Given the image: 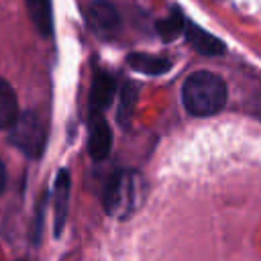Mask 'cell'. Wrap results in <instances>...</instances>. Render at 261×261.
Instances as JSON below:
<instances>
[{"label": "cell", "mask_w": 261, "mask_h": 261, "mask_svg": "<svg viewBox=\"0 0 261 261\" xmlns=\"http://www.w3.org/2000/svg\"><path fill=\"white\" fill-rule=\"evenodd\" d=\"M116 82L106 71H96L90 88V112H102L114 98Z\"/></svg>", "instance_id": "ba28073f"}, {"label": "cell", "mask_w": 261, "mask_h": 261, "mask_svg": "<svg viewBox=\"0 0 261 261\" xmlns=\"http://www.w3.org/2000/svg\"><path fill=\"white\" fill-rule=\"evenodd\" d=\"M69 171L67 169H59L57 177H55V190H53V224H55V237L61 234L63 226H65V218H67V206H69Z\"/></svg>", "instance_id": "8992f818"}, {"label": "cell", "mask_w": 261, "mask_h": 261, "mask_svg": "<svg viewBox=\"0 0 261 261\" xmlns=\"http://www.w3.org/2000/svg\"><path fill=\"white\" fill-rule=\"evenodd\" d=\"M184 27H186V18L181 16V12L171 10L169 16H165L157 22V33L163 41H173L175 37H179L184 33Z\"/></svg>", "instance_id": "7c38bea8"}, {"label": "cell", "mask_w": 261, "mask_h": 261, "mask_svg": "<svg viewBox=\"0 0 261 261\" xmlns=\"http://www.w3.org/2000/svg\"><path fill=\"white\" fill-rule=\"evenodd\" d=\"M135 102H137V86L126 82L122 86V92H120V104H118V122L120 124H128L130 116H133V110H135Z\"/></svg>", "instance_id": "4fadbf2b"}, {"label": "cell", "mask_w": 261, "mask_h": 261, "mask_svg": "<svg viewBox=\"0 0 261 261\" xmlns=\"http://www.w3.org/2000/svg\"><path fill=\"white\" fill-rule=\"evenodd\" d=\"M112 130L102 116V112H90V135H88V153L94 161H102L110 155Z\"/></svg>", "instance_id": "5b68a950"}, {"label": "cell", "mask_w": 261, "mask_h": 261, "mask_svg": "<svg viewBox=\"0 0 261 261\" xmlns=\"http://www.w3.org/2000/svg\"><path fill=\"white\" fill-rule=\"evenodd\" d=\"M184 35L188 39V43L200 53V55H208V57H214V55H220L224 53V43L214 37L212 33L200 29L198 24L186 20V27H184Z\"/></svg>", "instance_id": "52a82bcc"}, {"label": "cell", "mask_w": 261, "mask_h": 261, "mask_svg": "<svg viewBox=\"0 0 261 261\" xmlns=\"http://www.w3.org/2000/svg\"><path fill=\"white\" fill-rule=\"evenodd\" d=\"M181 100L190 114L212 116L226 104V84L220 75L200 69L186 77L181 88Z\"/></svg>", "instance_id": "6da1fadb"}, {"label": "cell", "mask_w": 261, "mask_h": 261, "mask_svg": "<svg viewBox=\"0 0 261 261\" xmlns=\"http://www.w3.org/2000/svg\"><path fill=\"white\" fill-rule=\"evenodd\" d=\"M4 188H6V169H4V163L0 159V194L4 192Z\"/></svg>", "instance_id": "5bb4252c"}, {"label": "cell", "mask_w": 261, "mask_h": 261, "mask_svg": "<svg viewBox=\"0 0 261 261\" xmlns=\"http://www.w3.org/2000/svg\"><path fill=\"white\" fill-rule=\"evenodd\" d=\"M18 116V100L12 86L0 77V130H8Z\"/></svg>", "instance_id": "30bf717a"}, {"label": "cell", "mask_w": 261, "mask_h": 261, "mask_svg": "<svg viewBox=\"0 0 261 261\" xmlns=\"http://www.w3.org/2000/svg\"><path fill=\"white\" fill-rule=\"evenodd\" d=\"M86 16H88V24L92 27V31L100 37H110L120 29L118 10L106 0H94L88 6Z\"/></svg>", "instance_id": "277c9868"}, {"label": "cell", "mask_w": 261, "mask_h": 261, "mask_svg": "<svg viewBox=\"0 0 261 261\" xmlns=\"http://www.w3.org/2000/svg\"><path fill=\"white\" fill-rule=\"evenodd\" d=\"M145 196V181L135 169L116 171L104 188V210L114 218H128L141 206Z\"/></svg>", "instance_id": "7a4b0ae2"}, {"label": "cell", "mask_w": 261, "mask_h": 261, "mask_svg": "<svg viewBox=\"0 0 261 261\" xmlns=\"http://www.w3.org/2000/svg\"><path fill=\"white\" fill-rule=\"evenodd\" d=\"M8 130H10V143L18 151H22L24 155H29L33 159L41 157V153L45 149L47 130H45V124L37 112L29 110L24 114H18L14 124Z\"/></svg>", "instance_id": "3957f363"}, {"label": "cell", "mask_w": 261, "mask_h": 261, "mask_svg": "<svg viewBox=\"0 0 261 261\" xmlns=\"http://www.w3.org/2000/svg\"><path fill=\"white\" fill-rule=\"evenodd\" d=\"M128 65L145 75H161L169 71L171 61L161 55H151V53H130L128 55Z\"/></svg>", "instance_id": "9c48e42d"}, {"label": "cell", "mask_w": 261, "mask_h": 261, "mask_svg": "<svg viewBox=\"0 0 261 261\" xmlns=\"http://www.w3.org/2000/svg\"><path fill=\"white\" fill-rule=\"evenodd\" d=\"M29 16L35 24V29L43 35L49 37L53 33V10H51V0H24Z\"/></svg>", "instance_id": "8fae6325"}]
</instances>
